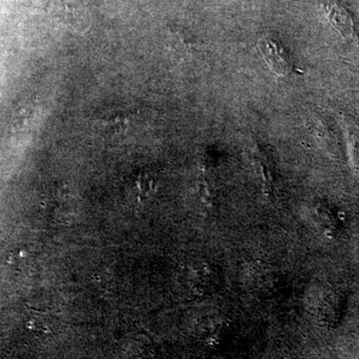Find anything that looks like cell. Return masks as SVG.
Segmentation results:
<instances>
[{"mask_svg":"<svg viewBox=\"0 0 359 359\" xmlns=\"http://www.w3.org/2000/svg\"><path fill=\"white\" fill-rule=\"evenodd\" d=\"M330 13V20L337 29L346 35L353 32V25H351V20H349L348 15L344 9L334 4V6H330V13Z\"/></svg>","mask_w":359,"mask_h":359,"instance_id":"6","label":"cell"},{"mask_svg":"<svg viewBox=\"0 0 359 359\" xmlns=\"http://www.w3.org/2000/svg\"><path fill=\"white\" fill-rule=\"evenodd\" d=\"M168 46L176 59H192L199 48V44L192 37L179 29H170L168 32Z\"/></svg>","mask_w":359,"mask_h":359,"instance_id":"4","label":"cell"},{"mask_svg":"<svg viewBox=\"0 0 359 359\" xmlns=\"http://www.w3.org/2000/svg\"><path fill=\"white\" fill-rule=\"evenodd\" d=\"M48 11L61 27L83 34L92 25L91 13L84 0H50Z\"/></svg>","mask_w":359,"mask_h":359,"instance_id":"1","label":"cell"},{"mask_svg":"<svg viewBox=\"0 0 359 359\" xmlns=\"http://www.w3.org/2000/svg\"><path fill=\"white\" fill-rule=\"evenodd\" d=\"M259 49L263 54L264 60L268 62L269 67L276 74L287 76L294 69L292 60L285 48L275 41L269 39H263L259 41Z\"/></svg>","mask_w":359,"mask_h":359,"instance_id":"3","label":"cell"},{"mask_svg":"<svg viewBox=\"0 0 359 359\" xmlns=\"http://www.w3.org/2000/svg\"><path fill=\"white\" fill-rule=\"evenodd\" d=\"M158 190V183L154 177L149 173L137 175L133 182L135 196L139 201H145L152 198Z\"/></svg>","mask_w":359,"mask_h":359,"instance_id":"5","label":"cell"},{"mask_svg":"<svg viewBox=\"0 0 359 359\" xmlns=\"http://www.w3.org/2000/svg\"><path fill=\"white\" fill-rule=\"evenodd\" d=\"M136 111L124 106L106 108L92 117L91 126L99 136H127L136 125Z\"/></svg>","mask_w":359,"mask_h":359,"instance_id":"2","label":"cell"}]
</instances>
